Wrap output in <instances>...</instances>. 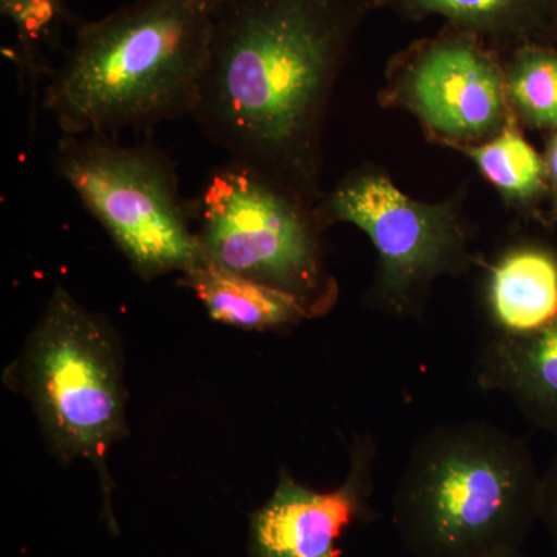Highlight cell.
Masks as SVG:
<instances>
[{
    "label": "cell",
    "mask_w": 557,
    "mask_h": 557,
    "mask_svg": "<svg viewBox=\"0 0 557 557\" xmlns=\"http://www.w3.org/2000/svg\"><path fill=\"white\" fill-rule=\"evenodd\" d=\"M193 211L203 260L287 292L317 314L330 309L335 284L299 196L230 160L209 174Z\"/></svg>",
    "instance_id": "6"
},
{
    "label": "cell",
    "mask_w": 557,
    "mask_h": 557,
    "mask_svg": "<svg viewBox=\"0 0 557 557\" xmlns=\"http://www.w3.org/2000/svg\"><path fill=\"white\" fill-rule=\"evenodd\" d=\"M361 0H222L193 116L205 135L292 190L313 189L319 127Z\"/></svg>",
    "instance_id": "1"
},
{
    "label": "cell",
    "mask_w": 557,
    "mask_h": 557,
    "mask_svg": "<svg viewBox=\"0 0 557 557\" xmlns=\"http://www.w3.org/2000/svg\"><path fill=\"white\" fill-rule=\"evenodd\" d=\"M539 522L544 523L557 555V450L547 471L542 474Z\"/></svg>",
    "instance_id": "17"
},
{
    "label": "cell",
    "mask_w": 557,
    "mask_h": 557,
    "mask_svg": "<svg viewBox=\"0 0 557 557\" xmlns=\"http://www.w3.org/2000/svg\"><path fill=\"white\" fill-rule=\"evenodd\" d=\"M0 13L16 36L11 54L21 72L32 84L47 78L53 70L49 54L61 49L62 33L73 22L64 0H0Z\"/></svg>",
    "instance_id": "13"
},
{
    "label": "cell",
    "mask_w": 557,
    "mask_h": 557,
    "mask_svg": "<svg viewBox=\"0 0 557 557\" xmlns=\"http://www.w3.org/2000/svg\"><path fill=\"white\" fill-rule=\"evenodd\" d=\"M420 115L450 137H479L497 127L502 87L485 57L461 42L431 47L410 78Z\"/></svg>",
    "instance_id": "9"
},
{
    "label": "cell",
    "mask_w": 557,
    "mask_h": 557,
    "mask_svg": "<svg viewBox=\"0 0 557 557\" xmlns=\"http://www.w3.org/2000/svg\"><path fill=\"white\" fill-rule=\"evenodd\" d=\"M183 284L196 293L209 317L247 330L289 327L317 317L304 300L201 260L183 274Z\"/></svg>",
    "instance_id": "11"
},
{
    "label": "cell",
    "mask_w": 557,
    "mask_h": 557,
    "mask_svg": "<svg viewBox=\"0 0 557 557\" xmlns=\"http://www.w3.org/2000/svg\"><path fill=\"white\" fill-rule=\"evenodd\" d=\"M490 307L498 335L525 336L557 319V259L523 248L509 252L490 278Z\"/></svg>",
    "instance_id": "12"
},
{
    "label": "cell",
    "mask_w": 557,
    "mask_h": 557,
    "mask_svg": "<svg viewBox=\"0 0 557 557\" xmlns=\"http://www.w3.org/2000/svg\"><path fill=\"white\" fill-rule=\"evenodd\" d=\"M57 172L104 226L132 269L149 281L203 260L177 171L156 146H126L112 135H64Z\"/></svg>",
    "instance_id": "5"
},
{
    "label": "cell",
    "mask_w": 557,
    "mask_h": 557,
    "mask_svg": "<svg viewBox=\"0 0 557 557\" xmlns=\"http://www.w3.org/2000/svg\"><path fill=\"white\" fill-rule=\"evenodd\" d=\"M197 2L203 3V5H207L208 9L212 11L222 0H197Z\"/></svg>",
    "instance_id": "19"
},
{
    "label": "cell",
    "mask_w": 557,
    "mask_h": 557,
    "mask_svg": "<svg viewBox=\"0 0 557 557\" xmlns=\"http://www.w3.org/2000/svg\"><path fill=\"white\" fill-rule=\"evenodd\" d=\"M512 100L523 115L541 126H557V53L528 51L509 81Z\"/></svg>",
    "instance_id": "15"
},
{
    "label": "cell",
    "mask_w": 557,
    "mask_h": 557,
    "mask_svg": "<svg viewBox=\"0 0 557 557\" xmlns=\"http://www.w3.org/2000/svg\"><path fill=\"white\" fill-rule=\"evenodd\" d=\"M549 175H552L553 182H555L557 188V135L553 139L552 148H549L548 157Z\"/></svg>",
    "instance_id": "18"
},
{
    "label": "cell",
    "mask_w": 557,
    "mask_h": 557,
    "mask_svg": "<svg viewBox=\"0 0 557 557\" xmlns=\"http://www.w3.org/2000/svg\"><path fill=\"white\" fill-rule=\"evenodd\" d=\"M197 0H134L75 25L44 86L42 109L64 135L119 134L193 116L211 40Z\"/></svg>",
    "instance_id": "2"
},
{
    "label": "cell",
    "mask_w": 557,
    "mask_h": 557,
    "mask_svg": "<svg viewBox=\"0 0 557 557\" xmlns=\"http://www.w3.org/2000/svg\"><path fill=\"white\" fill-rule=\"evenodd\" d=\"M502 557H530V556L523 555V553L520 552V549H519V552L508 553V555H505Z\"/></svg>",
    "instance_id": "20"
},
{
    "label": "cell",
    "mask_w": 557,
    "mask_h": 557,
    "mask_svg": "<svg viewBox=\"0 0 557 557\" xmlns=\"http://www.w3.org/2000/svg\"><path fill=\"white\" fill-rule=\"evenodd\" d=\"M412 9L437 13L479 28H507L522 20L533 0H403Z\"/></svg>",
    "instance_id": "16"
},
{
    "label": "cell",
    "mask_w": 557,
    "mask_h": 557,
    "mask_svg": "<svg viewBox=\"0 0 557 557\" xmlns=\"http://www.w3.org/2000/svg\"><path fill=\"white\" fill-rule=\"evenodd\" d=\"M480 388L515 401L534 426L557 438V319L525 336L497 335L480 354Z\"/></svg>",
    "instance_id": "10"
},
{
    "label": "cell",
    "mask_w": 557,
    "mask_h": 557,
    "mask_svg": "<svg viewBox=\"0 0 557 557\" xmlns=\"http://www.w3.org/2000/svg\"><path fill=\"white\" fill-rule=\"evenodd\" d=\"M5 381L30 399L54 456L65 463L86 458L97 468L109 527L116 530L108 457L127 426L115 330L58 287Z\"/></svg>",
    "instance_id": "4"
},
{
    "label": "cell",
    "mask_w": 557,
    "mask_h": 557,
    "mask_svg": "<svg viewBox=\"0 0 557 557\" xmlns=\"http://www.w3.org/2000/svg\"><path fill=\"white\" fill-rule=\"evenodd\" d=\"M325 212L354 223L375 245L383 298L395 313L413 310L421 289L460 263V236L446 212L417 203L379 175L348 180Z\"/></svg>",
    "instance_id": "7"
},
{
    "label": "cell",
    "mask_w": 557,
    "mask_h": 557,
    "mask_svg": "<svg viewBox=\"0 0 557 557\" xmlns=\"http://www.w3.org/2000/svg\"><path fill=\"white\" fill-rule=\"evenodd\" d=\"M541 493L522 440L486 421L446 424L410 450L392 523L413 557H502L539 522Z\"/></svg>",
    "instance_id": "3"
},
{
    "label": "cell",
    "mask_w": 557,
    "mask_h": 557,
    "mask_svg": "<svg viewBox=\"0 0 557 557\" xmlns=\"http://www.w3.org/2000/svg\"><path fill=\"white\" fill-rule=\"evenodd\" d=\"M472 157L490 182L508 196H533L541 188L545 164L518 132L505 131L500 137L475 149Z\"/></svg>",
    "instance_id": "14"
},
{
    "label": "cell",
    "mask_w": 557,
    "mask_h": 557,
    "mask_svg": "<svg viewBox=\"0 0 557 557\" xmlns=\"http://www.w3.org/2000/svg\"><path fill=\"white\" fill-rule=\"evenodd\" d=\"M375 458L372 437L355 440L346 479L330 491L311 490L282 472L267 504L251 516L252 557H339L336 542L344 531L372 519Z\"/></svg>",
    "instance_id": "8"
}]
</instances>
